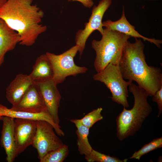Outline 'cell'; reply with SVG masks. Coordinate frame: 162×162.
Listing matches in <instances>:
<instances>
[{
	"instance_id": "44dd1931",
	"label": "cell",
	"mask_w": 162,
	"mask_h": 162,
	"mask_svg": "<svg viewBox=\"0 0 162 162\" xmlns=\"http://www.w3.org/2000/svg\"><path fill=\"white\" fill-rule=\"evenodd\" d=\"M85 158L88 162H126L128 160L127 159L121 160L116 157L105 154L93 149Z\"/></svg>"
},
{
	"instance_id": "484cf974",
	"label": "cell",
	"mask_w": 162,
	"mask_h": 162,
	"mask_svg": "<svg viewBox=\"0 0 162 162\" xmlns=\"http://www.w3.org/2000/svg\"><path fill=\"white\" fill-rule=\"evenodd\" d=\"M2 117H0V121L2 120Z\"/></svg>"
},
{
	"instance_id": "cb8c5ba5",
	"label": "cell",
	"mask_w": 162,
	"mask_h": 162,
	"mask_svg": "<svg viewBox=\"0 0 162 162\" xmlns=\"http://www.w3.org/2000/svg\"><path fill=\"white\" fill-rule=\"evenodd\" d=\"M76 1L81 3L86 7L90 8L94 4V2L92 0H68V1Z\"/></svg>"
},
{
	"instance_id": "5bb4252c",
	"label": "cell",
	"mask_w": 162,
	"mask_h": 162,
	"mask_svg": "<svg viewBox=\"0 0 162 162\" xmlns=\"http://www.w3.org/2000/svg\"><path fill=\"white\" fill-rule=\"evenodd\" d=\"M103 27L111 30L116 31L135 38H141L144 41H147L153 43L158 48H160L162 43L161 40L155 39L146 38L140 34L135 29V27L131 25L127 20L123 8L121 18L118 20L113 21L108 20L102 22Z\"/></svg>"
},
{
	"instance_id": "5b68a950",
	"label": "cell",
	"mask_w": 162,
	"mask_h": 162,
	"mask_svg": "<svg viewBox=\"0 0 162 162\" xmlns=\"http://www.w3.org/2000/svg\"><path fill=\"white\" fill-rule=\"evenodd\" d=\"M93 79L103 83L109 89L113 101L122 105L124 108L129 107L128 88L132 82L124 80L118 65L109 64L103 70L94 75Z\"/></svg>"
},
{
	"instance_id": "9a60e30c",
	"label": "cell",
	"mask_w": 162,
	"mask_h": 162,
	"mask_svg": "<svg viewBox=\"0 0 162 162\" xmlns=\"http://www.w3.org/2000/svg\"><path fill=\"white\" fill-rule=\"evenodd\" d=\"M34 83L28 75H16L6 88L5 97L7 100L12 105L16 103Z\"/></svg>"
},
{
	"instance_id": "52a82bcc",
	"label": "cell",
	"mask_w": 162,
	"mask_h": 162,
	"mask_svg": "<svg viewBox=\"0 0 162 162\" xmlns=\"http://www.w3.org/2000/svg\"><path fill=\"white\" fill-rule=\"evenodd\" d=\"M54 130L48 122L36 121V130L32 145L37 150L40 160L49 152L64 145Z\"/></svg>"
},
{
	"instance_id": "ba28073f",
	"label": "cell",
	"mask_w": 162,
	"mask_h": 162,
	"mask_svg": "<svg viewBox=\"0 0 162 162\" xmlns=\"http://www.w3.org/2000/svg\"><path fill=\"white\" fill-rule=\"evenodd\" d=\"M112 3V0H101L98 5L93 6L88 21L85 24L84 28L78 30L75 36L76 45L81 58L85 47L86 41L91 34L97 30L102 34L104 31L102 20L104 15Z\"/></svg>"
},
{
	"instance_id": "8fae6325",
	"label": "cell",
	"mask_w": 162,
	"mask_h": 162,
	"mask_svg": "<svg viewBox=\"0 0 162 162\" xmlns=\"http://www.w3.org/2000/svg\"><path fill=\"white\" fill-rule=\"evenodd\" d=\"M10 109L33 113L46 111L37 84L34 83L30 85L19 100L12 105Z\"/></svg>"
},
{
	"instance_id": "7c38bea8",
	"label": "cell",
	"mask_w": 162,
	"mask_h": 162,
	"mask_svg": "<svg viewBox=\"0 0 162 162\" xmlns=\"http://www.w3.org/2000/svg\"><path fill=\"white\" fill-rule=\"evenodd\" d=\"M14 119L10 117L2 116V126L0 139V145L6 154L8 162H13L17 156L14 136Z\"/></svg>"
},
{
	"instance_id": "3957f363",
	"label": "cell",
	"mask_w": 162,
	"mask_h": 162,
	"mask_svg": "<svg viewBox=\"0 0 162 162\" xmlns=\"http://www.w3.org/2000/svg\"><path fill=\"white\" fill-rule=\"evenodd\" d=\"M128 88L134 96V103L131 109L124 108L116 118V136L121 141L134 135L152 111L147 100L148 95L144 89L132 82Z\"/></svg>"
},
{
	"instance_id": "603a6c76",
	"label": "cell",
	"mask_w": 162,
	"mask_h": 162,
	"mask_svg": "<svg viewBox=\"0 0 162 162\" xmlns=\"http://www.w3.org/2000/svg\"><path fill=\"white\" fill-rule=\"evenodd\" d=\"M152 96V101L156 102L158 105V117H159L162 112V86Z\"/></svg>"
},
{
	"instance_id": "8992f818",
	"label": "cell",
	"mask_w": 162,
	"mask_h": 162,
	"mask_svg": "<svg viewBox=\"0 0 162 162\" xmlns=\"http://www.w3.org/2000/svg\"><path fill=\"white\" fill-rule=\"evenodd\" d=\"M78 50L79 46L76 44L60 54L46 52L52 67L53 79L57 84L62 82L68 76H76L84 74L88 70L86 67L78 66L74 63V58Z\"/></svg>"
},
{
	"instance_id": "7402d4cb",
	"label": "cell",
	"mask_w": 162,
	"mask_h": 162,
	"mask_svg": "<svg viewBox=\"0 0 162 162\" xmlns=\"http://www.w3.org/2000/svg\"><path fill=\"white\" fill-rule=\"evenodd\" d=\"M102 110L101 107L98 108L88 113L80 120L83 124L90 129L95 123L103 119L101 114Z\"/></svg>"
},
{
	"instance_id": "7a4b0ae2",
	"label": "cell",
	"mask_w": 162,
	"mask_h": 162,
	"mask_svg": "<svg viewBox=\"0 0 162 162\" xmlns=\"http://www.w3.org/2000/svg\"><path fill=\"white\" fill-rule=\"evenodd\" d=\"M144 48L140 39L135 38L134 43L128 41L119 66L124 79L135 81L152 96L162 86V73L160 68L147 64Z\"/></svg>"
},
{
	"instance_id": "2e32d148",
	"label": "cell",
	"mask_w": 162,
	"mask_h": 162,
	"mask_svg": "<svg viewBox=\"0 0 162 162\" xmlns=\"http://www.w3.org/2000/svg\"><path fill=\"white\" fill-rule=\"evenodd\" d=\"M20 40L18 34L0 18V67L4 62L6 54L14 49Z\"/></svg>"
},
{
	"instance_id": "30bf717a",
	"label": "cell",
	"mask_w": 162,
	"mask_h": 162,
	"mask_svg": "<svg viewBox=\"0 0 162 162\" xmlns=\"http://www.w3.org/2000/svg\"><path fill=\"white\" fill-rule=\"evenodd\" d=\"M36 130V121L16 118L14 136L17 156L32 145Z\"/></svg>"
},
{
	"instance_id": "277c9868",
	"label": "cell",
	"mask_w": 162,
	"mask_h": 162,
	"mask_svg": "<svg viewBox=\"0 0 162 162\" xmlns=\"http://www.w3.org/2000/svg\"><path fill=\"white\" fill-rule=\"evenodd\" d=\"M101 35L100 40H93L92 42V47L96 53L94 66L97 72L110 63L119 65L124 47L131 37L107 28L104 29Z\"/></svg>"
},
{
	"instance_id": "d6986e66",
	"label": "cell",
	"mask_w": 162,
	"mask_h": 162,
	"mask_svg": "<svg viewBox=\"0 0 162 162\" xmlns=\"http://www.w3.org/2000/svg\"><path fill=\"white\" fill-rule=\"evenodd\" d=\"M68 147L64 144L62 147L50 151L40 160V162H62L69 154Z\"/></svg>"
},
{
	"instance_id": "6da1fadb",
	"label": "cell",
	"mask_w": 162,
	"mask_h": 162,
	"mask_svg": "<svg viewBox=\"0 0 162 162\" xmlns=\"http://www.w3.org/2000/svg\"><path fill=\"white\" fill-rule=\"evenodd\" d=\"M33 0H7L0 7V18L20 37L19 44L31 46L47 27L41 24L44 13Z\"/></svg>"
},
{
	"instance_id": "4fadbf2b",
	"label": "cell",
	"mask_w": 162,
	"mask_h": 162,
	"mask_svg": "<svg viewBox=\"0 0 162 162\" xmlns=\"http://www.w3.org/2000/svg\"><path fill=\"white\" fill-rule=\"evenodd\" d=\"M11 117L14 118H20L35 121L43 120L48 122L53 127L56 134L60 136L65 134L61 130L59 125L56 123L52 117L46 111L39 113H33L13 110L0 104V117Z\"/></svg>"
},
{
	"instance_id": "9c48e42d",
	"label": "cell",
	"mask_w": 162,
	"mask_h": 162,
	"mask_svg": "<svg viewBox=\"0 0 162 162\" xmlns=\"http://www.w3.org/2000/svg\"><path fill=\"white\" fill-rule=\"evenodd\" d=\"M42 96L46 110L55 122L59 125L58 115L61 96L53 78L36 83Z\"/></svg>"
},
{
	"instance_id": "ffe728a7",
	"label": "cell",
	"mask_w": 162,
	"mask_h": 162,
	"mask_svg": "<svg viewBox=\"0 0 162 162\" xmlns=\"http://www.w3.org/2000/svg\"><path fill=\"white\" fill-rule=\"evenodd\" d=\"M162 147V137L154 139L149 143L144 145L139 150L135 151L129 158L139 160L143 155Z\"/></svg>"
},
{
	"instance_id": "d4e9b609",
	"label": "cell",
	"mask_w": 162,
	"mask_h": 162,
	"mask_svg": "<svg viewBox=\"0 0 162 162\" xmlns=\"http://www.w3.org/2000/svg\"><path fill=\"white\" fill-rule=\"evenodd\" d=\"M7 0H0V7L4 5Z\"/></svg>"
},
{
	"instance_id": "ac0fdd59",
	"label": "cell",
	"mask_w": 162,
	"mask_h": 162,
	"mask_svg": "<svg viewBox=\"0 0 162 162\" xmlns=\"http://www.w3.org/2000/svg\"><path fill=\"white\" fill-rule=\"evenodd\" d=\"M70 121L74 123L77 130L76 133L77 136V146L79 152L85 157L88 156L93 149L88 139L89 128L83 124L80 119H72Z\"/></svg>"
},
{
	"instance_id": "e0dca14e",
	"label": "cell",
	"mask_w": 162,
	"mask_h": 162,
	"mask_svg": "<svg viewBox=\"0 0 162 162\" xmlns=\"http://www.w3.org/2000/svg\"><path fill=\"white\" fill-rule=\"evenodd\" d=\"M28 75L34 83L53 78L52 67L46 54H42L37 58L32 70Z\"/></svg>"
}]
</instances>
